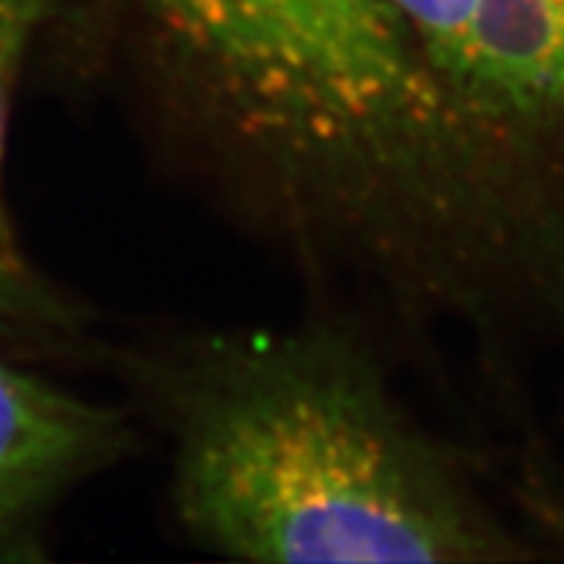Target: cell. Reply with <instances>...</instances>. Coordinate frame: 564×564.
<instances>
[{"mask_svg": "<svg viewBox=\"0 0 564 564\" xmlns=\"http://www.w3.org/2000/svg\"><path fill=\"white\" fill-rule=\"evenodd\" d=\"M127 446L116 409L0 360V562L35 558L61 498Z\"/></svg>", "mask_w": 564, "mask_h": 564, "instance_id": "3", "label": "cell"}, {"mask_svg": "<svg viewBox=\"0 0 564 564\" xmlns=\"http://www.w3.org/2000/svg\"><path fill=\"white\" fill-rule=\"evenodd\" d=\"M228 135L357 237L455 208L484 124L383 0H171L150 18Z\"/></svg>", "mask_w": 564, "mask_h": 564, "instance_id": "2", "label": "cell"}, {"mask_svg": "<svg viewBox=\"0 0 564 564\" xmlns=\"http://www.w3.org/2000/svg\"><path fill=\"white\" fill-rule=\"evenodd\" d=\"M173 501L246 562H481L501 533L369 357L319 332L223 337L173 392Z\"/></svg>", "mask_w": 564, "mask_h": 564, "instance_id": "1", "label": "cell"}, {"mask_svg": "<svg viewBox=\"0 0 564 564\" xmlns=\"http://www.w3.org/2000/svg\"><path fill=\"white\" fill-rule=\"evenodd\" d=\"M135 3H139L141 7V12H144V18H153V15H159V12H162L164 7H167V3H171V0H135Z\"/></svg>", "mask_w": 564, "mask_h": 564, "instance_id": "6", "label": "cell"}, {"mask_svg": "<svg viewBox=\"0 0 564 564\" xmlns=\"http://www.w3.org/2000/svg\"><path fill=\"white\" fill-rule=\"evenodd\" d=\"M53 0H0V18L7 15H32L44 21Z\"/></svg>", "mask_w": 564, "mask_h": 564, "instance_id": "5", "label": "cell"}, {"mask_svg": "<svg viewBox=\"0 0 564 564\" xmlns=\"http://www.w3.org/2000/svg\"><path fill=\"white\" fill-rule=\"evenodd\" d=\"M37 26H41V18L32 15L0 18V319H15L44 308V291L18 246L7 199H3V148H7L9 107H12L18 73L23 67V55Z\"/></svg>", "mask_w": 564, "mask_h": 564, "instance_id": "4", "label": "cell"}]
</instances>
